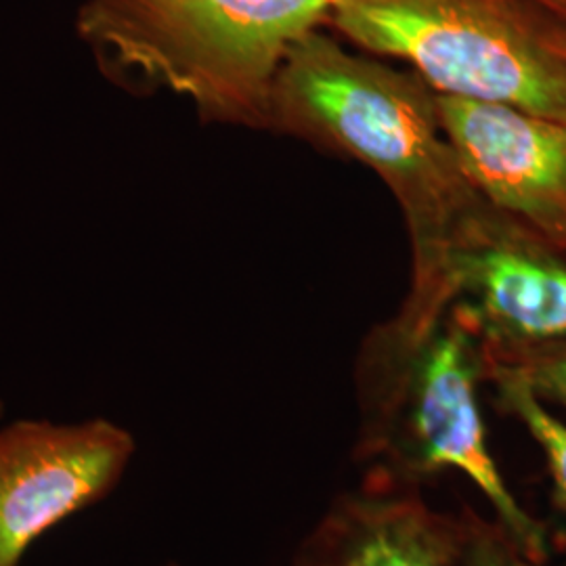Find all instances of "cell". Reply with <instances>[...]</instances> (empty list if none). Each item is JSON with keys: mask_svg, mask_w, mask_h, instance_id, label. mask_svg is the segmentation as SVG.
<instances>
[{"mask_svg": "<svg viewBox=\"0 0 566 566\" xmlns=\"http://www.w3.org/2000/svg\"><path fill=\"white\" fill-rule=\"evenodd\" d=\"M266 126L371 168L403 210L411 287H437L449 250L491 206L465 179L447 139L437 93L418 74L359 55L313 30L273 84Z\"/></svg>", "mask_w": 566, "mask_h": 566, "instance_id": "6da1fadb", "label": "cell"}, {"mask_svg": "<svg viewBox=\"0 0 566 566\" xmlns=\"http://www.w3.org/2000/svg\"><path fill=\"white\" fill-rule=\"evenodd\" d=\"M481 382V343L455 304H401L357 355L353 458L367 479L420 489L446 472L462 474L526 556L547 565L546 523L518 502L486 441Z\"/></svg>", "mask_w": 566, "mask_h": 566, "instance_id": "7a4b0ae2", "label": "cell"}, {"mask_svg": "<svg viewBox=\"0 0 566 566\" xmlns=\"http://www.w3.org/2000/svg\"><path fill=\"white\" fill-rule=\"evenodd\" d=\"M329 11L332 0H86L78 28L116 74L210 120L266 126L283 60Z\"/></svg>", "mask_w": 566, "mask_h": 566, "instance_id": "3957f363", "label": "cell"}, {"mask_svg": "<svg viewBox=\"0 0 566 566\" xmlns=\"http://www.w3.org/2000/svg\"><path fill=\"white\" fill-rule=\"evenodd\" d=\"M327 23L437 95L566 122V15L542 0H332Z\"/></svg>", "mask_w": 566, "mask_h": 566, "instance_id": "277c9868", "label": "cell"}, {"mask_svg": "<svg viewBox=\"0 0 566 566\" xmlns=\"http://www.w3.org/2000/svg\"><path fill=\"white\" fill-rule=\"evenodd\" d=\"M135 455V434L107 418L0 426V566H20L44 533L105 500Z\"/></svg>", "mask_w": 566, "mask_h": 566, "instance_id": "5b68a950", "label": "cell"}, {"mask_svg": "<svg viewBox=\"0 0 566 566\" xmlns=\"http://www.w3.org/2000/svg\"><path fill=\"white\" fill-rule=\"evenodd\" d=\"M437 292L455 304L481 344L566 340V252L493 208L449 250Z\"/></svg>", "mask_w": 566, "mask_h": 566, "instance_id": "8992f818", "label": "cell"}, {"mask_svg": "<svg viewBox=\"0 0 566 566\" xmlns=\"http://www.w3.org/2000/svg\"><path fill=\"white\" fill-rule=\"evenodd\" d=\"M465 179L493 210L566 252V122L437 95Z\"/></svg>", "mask_w": 566, "mask_h": 566, "instance_id": "52a82bcc", "label": "cell"}, {"mask_svg": "<svg viewBox=\"0 0 566 566\" xmlns=\"http://www.w3.org/2000/svg\"><path fill=\"white\" fill-rule=\"evenodd\" d=\"M290 566H468L464 512L430 506L420 486L364 476L325 506Z\"/></svg>", "mask_w": 566, "mask_h": 566, "instance_id": "ba28073f", "label": "cell"}, {"mask_svg": "<svg viewBox=\"0 0 566 566\" xmlns=\"http://www.w3.org/2000/svg\"><path fill=\"white\" fill-rule=\"evenodd\" d=\"M485 382L514 380L549 407L566 409V340L533 346L481 344Z\"/></svg>", "mask_w": 566, "mask_h": 566, "instance_id": "9c48e42d", "label": "cell"}, {"mask_svg": "<svg viewBox=\"0 0 566 566\" xmlns=\"http://www.w3.org/2000/svg\"><path fill=\"white\" fill-rule=\"evenodd\" d=\"M497 407L523 426L526 434L546 460L552 486V504L566 521V422L525 385L514 380H495Z\"/></svg>", "mask_w": 566, "mask_h": 566, "instance_id": "30bf717a", "label": "cell"}, {"mask_svg": "<svg viewBox=\"0 0 566 566\" xmlns=\"http://www.w3.org/2000/svg\"><path fill=\"white\" fill-rule=\"evenodd\" d=\"M468 528V566H546L528 558L504 526L474 507H462Z\"/></svg>", "mask_w": 566, "mask_h": 566, "instance_id": "8fae6325", "label": "cell"}, {"mask_svg": "<svg viewBox=\"0 0 566 566\" xmlns=\"http://www.w3.org/2000/svg\"><path fill=\"white\" fill-rule=\"evenodd\" d=\"M542 2H546L552 9H556L558 13L566 15V0H542Z\"/></svg>", "mask_w": 566, "mask_h": 566, "instance_id": "7c38bea8", "label": "cell"}, {"mask_svg": "<svg viewBox=\"0 0 566 566\" xmlns=\"http://www.w3.org/2000/svg\"><path fill=\"white\" fill-rule=\"evenodd\" d=\"M158 566H185V565H181V563H175V560H168V563H163V565H158Z\"/></svg>", "mask_w": 566, "mask_h": 566, "instance_id": "4fadbf2b", "label": "cell"}, {"mask_svg": "<svg viewBox=\"0 0 566 566\" xmlns=\"http://www.w3.org/2000/svg\"><path fill=\"white\" fill-rule=\"evenodd\" d=\"M2 413H4V405H2V399H0V420H2Z\"/></svg>", "mask_w": 566, "mask_h": 566, "instance_id": "5bb4252c", "label": "cell"}]
</instances>
